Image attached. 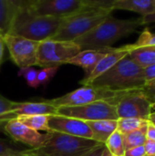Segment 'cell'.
I'll return each instance as SVG.
<instances>
[{
	"instance_id": "74e56055",
	"label": "cell",
	"mask_w": 155,
	"mask_h": 156,
	"mask_svg": "<svg viewBox=\"0 0 155 156\" xmlns=\"http://www.w3.org/2000/svg\"><path fill=\"white\" fill-rule=\"evenodd\" d=\"M5 156H35L33 155L32 154L28 153L27 150H22L20 153L18 154H12V155H5Z\"/></svg>"
},
{
	"instance_id": "f35d334b",
	"label": "cell",
	"mask_w": 155,
	"mask_h": 156,
	"mask_svg": "<svg viewBox=\"0 0 155 156\" xmlns=\"http://www.w3.org/2000/svg\"><path fill=\"white\" fill-rule=\"evenodd\" d=\"M145 88H153V89H155V79L149 81V82H147Z\"/></svg>"
},
{
	"instance_id": "7c38bea8",
	"label": "cell",
	"mask_w": 155,
	"mask_h": 156,
	"mask_svg": "<svg viewBox=\"0 0 155 156\" xmlns=\"http://www.w3.org/2000/svg\"><path fill=\"white\" fill-rule=\"evenodd\" d=\"M0 131L9 136L14 142L26 144L30 149L41 147L48 141L50 134V133H41L32 130L16 120H10L5 122L1 126Z\"/></svg>"
},
{
	"instance_id": "4dcf8cb0",
	"label": "cell",
	"mask_w": 155,
	"mask_h": 156,
	"mask_svg": "<svg viewBox=\"0 0 155 156\" xmlns=\"http://www.w3.org/2000/svg\"><path fill=\"white\" fill-rule=\"evenodd\" d=\"M145 150L143 146H139L135 148H132L130 150L125 151L124 156H145Z\"/></svg>"
},
{
	"instance_id": "f546056e",
	"label": "cell",
	"mask_w": 155,
	"mask_h": 156,
	"mask_svg": "<svg viewBox=\"0 0 155 156\" xmlns=\"http://www.w3.org/2000/svg\"><path fill=\"white\" fill-rule=\"evenodd\" d=\"M105 149H106L105 144H100L79 156H102Z\"/></svg>"
},
{
	"instance_id": "1f68e13d",
	"label": "cell",
	"mask_w": 155,
	"mask_h": 156,
	"mask_svg": "<svg viewBox=\"0 0 155 156\" xmlns=\"http://www.w3.org/2000/svg\"><path fill=\"white\" fill-rule=\"evenodd\" d=\"M144 70V75H145V80H146V83L154 80L155 79V64H153L145 69H143Z\"/></svg>"
},
{
	"instance_id": "8d00e7d4",
	"label": "cell",
	"mask_w": 155,
	"mask_h": 156,
	"mask_svg": "<svg viewBox=\"0 0 155 156\" xmlns=\"http://www.w3.org/2000/svg\"><path fill=\"white\" fill-rule=\"evenodd\" d=\"M5 45L4 43V40H3V37H0V67L4 61V55H5Z\"/></svg>"
},
{
	"instance_id": "5bb4252c",
	"label": "cell",
	"mask_w": 155,
	"mask_h": 156,
	"mask_svg": "<svg viewBox=\"0 0 155 156\" xmlns=\"http://www.w3.org/2000/svg\"><path fill=\"white\" fill-rule=\"evenodd\" d=\"M57 110L56 107L46 102L44 100L39 101H18L17 106L14 111L0 116V128L5 122L16 119L19 116L36 114L57 115Z\"/></svg>"
},
{
	"instance_id": "7bdbcfd3",
	"label": "cell",
	"mask_w": 155,
	"mask_h": 156,
	"mask_svg": "<svg viewBox=\"0 0 155 156\" xmlns=\"http://www.w3.org/2000/svg\"><path fill=\"white\" fill-rule=\"evenodd\" d=\"M153 48H155V46H153Z\"/></svg>"
},
{
	"instance_id": "4316f807",
	"label": "cell",
	"mask_w": 155,
	"mask_h": 156,
	"mask_svg": "<svg viewBox=\"0 0 155 156\" xmlns=\"http://www.w3.org/2000/svg\"><path fill=\"white\" fill-rule=\"evenodd\" d=\"M59 67H52V68H43L37 70V80L39 86H47L50 80L57 74Z\"/></svg>"
},
{
	"instance_id": "8fae6325",
	"label": "cell",
	"mask_w": 155,
	"mask_h": 156,
	"mask_svg": "<svg viewBox=\"0 0 155 156\" xmlns=\"http://www.w3.org/2000/svg\"><path fill=\"white\" fill-rule=\"evenodd\" d=\"M153 101L143 90H131L117 104V114L121 118H136L149 121Z\"/></svg>"
},
{
	"instance_id": "83f0119b",
	"label": "cell",
	"mask_w": 155,
	"mask_h": 156,
	"mask_svg": "<svg viewBox=\"0 0 155 156\" xmlns=\"http://www.w3.org/2000/svg\"><path fill=\"white\" fill-rule=\"evenodd\" d=\"M17 103L18 101H10L0 94V116L14 111L16 108Z\"/></svg>"
},
{
	"instance_id": "603a6c76",
	"label": "cell",
	"mask_w": 155,
	"mask_h": 156,
	"mask_svg": "<svg viewBox=\"0 0 155 156\" xmlns=\"http://www.w3.org/2000/svg\"><path fill=\"white\" fill-rule=\"evenodd\" d=\"M148 121L136 118H121L117 121V131L125 135L146 125Z\"/></svg>"
},
{
	"instance_id": "60d3db41",
	"label": "cell",
	"mask_w": 155,
	"mask_h": 156,
	"mask_svg": "<svg viewBox=\"0 0 155 156\" xmlns=\"http://www.w3.org/2000/svg\"><path fill=\"white\" fill-rule=\"evenodd\" d=\"M102 156H113L108 150H107V148L104 150V153H103V154H102Z\"/></svg>"
},
{
	"instance_id": "8992f818",
	"label": "cell",
	"mask_w": 155,
	"mask_h": 156,
	"mask_svg": "<svg viewBox=\"0 0 155 156\" xmlns=\"http://www.w3.org/2000/svg\"><path fill=\"white\" fill-rule=\"evenodd\" d=\"M102 144L91 139H85L50 132L48 141L39 148L27 149L35 156H79Z\"/></svg>"
},
{
	"instance_id": "b9f144b4",
	"label": "cell",
	"mask_w": 155,
	"mask_h": 156,
	"mask_svg": "<svg viewBox=\"0 0 155 156\" xmlns=\"http://www.w3.org/2000/svg\"><path fill=\"white\" fill-rule=\"evenodd\" d=\"M145 156H155V154L154 155H145Z\"/></svg>"
},
{
	"instance_id": "cb8c5ba5",
	"label": "cell",
	"mask_w": 155,
	"mask_h": 156,
	"mask_svg": "<svg viewBox=\"0 0 155 156\" xmlns=\"http://www.w3.org/2000/svg\"><path fill=\"white\" fill-rule=\"evenodd\" d=\"M107 150L113 156H124L125 149L123 143V134L115 131L105 143Z\"/></svg>"
},
{
	"instance_id": "ab89813d",
	"label": "cell",
	"mask_w": 155,
	"mask_h": 156,
	"mask_svg": "<svg viewBox=\"0 0 155 156\" xmlns=\"http://www.w3.org/2000/svg\"><path fill=\"white\" fill-rule=\"evenodd\" d=\"M149 121L155 125V112H152L150 117H149Z\"/></svg>"
},
{
	"instance_id": "9a60e30c",
	"label": "cell",
	"mask_w": 155,
	"mask_h": 156,
	"mask_svg": "<svg viewBox=\"0 0 155 156\" xmlns=\"http://www.w3.org/2000/svg\"><path fill=\"white\" fill-rule=\"evenodd\" d=\"M129 54V47L124 46L122 48H114L112 49L102 58L100 61L97 64L96 68L92 71V73L85 80H81L79 83L82 86H88L90 85L93 80H95L97 78H99L100 75L105 73L107 70L111 69L114 65H116L120 60H122L123 58H125Z\"/></svg>"
},
{
	"instance_id": "9c48e42d",
	"label": "cell",
	"mask_w": 155,
	"mask_h": 156,
	"mask_svg": "<svg viewBox=\"0 0 155 156\" xmlns=\"http://www.w3.org/2000/svg\"><path fill=\"white\" fill-rule=\"evenodd\" d=\"M57 115L75 118L84 122L119 120L116 106L105 101H96L72 107H59L57 110Z\"/></svg>"
},
{
	"instance_id": "52a82bcc",
	"label": "cell",
	"mask_w": 155,
	"mask_h": 156,
	"mask_svg": "<svg viewBox=\"0 0 155 156\" xmlns=\"http://www.w3.org/2000/svg\"><path fill=\"white\" fill-rule=\"evenodd\" d=\"M113 10L96 8L65 17L56 35L51 38L58 41H74L103 22Z\"/></svg>"
},
{
	"instance_id": "44dd1931",
	"label": "cell",
	"mask_w": 155,
	"mask_h": 156,
	"mask_svg": "<svg viewBox=\"0 0 155 156\" xmlns=\"http://www.w3.org/2000/svg\"><path fill=\"white\" fill-rule=\"evenodd\" d=\"M50 115L45 114H36V115H26V116H19L16 119L18 122L22 123L23 125L35 130V131H43L47 133H50V129L48 127V119Z\"/></svg>"
},
{
	"instance_id": "6da1fadb",
	"label": "cell",
	"mask_w": 155,
	"mask_h": 156,
	"mask_svg": "<svg viewBox=\"0 0 155 156\" xmlns=\"http://www.w3.org/2000/svg\"><path fill=\"white\" fill-rule=\"evenodd\" d=\"M143 25L142 17L118 19L111 15L82 37L74 40L82 50H101L111 48V44L133 32Z\"/></svg>"
},
{
	"instance_id": "2e32d148",
	"label": "cell",
	"mask_w": 155,
	"mask_h": 156,
	"mask_svg": "<svg viewBox=\"0 0 155 156\" xmlns=\"http://www.w3.org/2000/svg\"><path fill=\"white\" fill-rule=\"evenodd\" d=\"M111 49L112 48L101 50H82L69 59L67 64H72L82 68L85 72L84 78L82 80H85L92 73L100 59H102Z\"/></svg>"
},
{
	"instance_id": "30bf717a",
	"label": "cell",
	"mask_w": 155,
	"mask_h": 156,
	"mask_svg": "<svg viewBox=\"0 0 155 156\" xmlns=\"http://www.w3.org/2000/svg\"><path fill=\"white\" fill-rule=\"evenodd\" d=\"M2 37L8 49L11 60L19 69L37 65V49L40 42L9 34L3 36Z\"/></svg>"
},
{
	"instance_id": "d590c367",
	"label": "cell",
	"mask_w": 155,
	"mask_h": 156,
	"mask_svg": "<svg viewBox=\"0 0 155 156\" xmlns=\"http://www.w3.org/2000/svg\"><path fill=\"white\" fill-rule=\"evenodd\" d=\"M143 91L153 102H155V89H153V88H144Z\"/></svg>"
},
{
	"instance_id": "277c9868",
	"label": "cell",
	"mask_w": 155,
	"mask_h": 156,
	"mask_svg": "<svg viewBox=\"0 0 155 156\" xmlns=\"http://www.w3.org/2000/svg\"><path fill=\"white\" fill-rule=\"evenodd\" d=\"M112 3L113 0H26L24 5L29 13L36 16L68 17L90 9H112Z\"/></svg>"
},
{
	"instance_id": "5b68a950",
	"label": "cell",
	"mask_w": 155,
	"mask_h": 156,
	"mask_svg": "<svg viewBox=\"0 0 155 156\" xmlns=\"http://www.w3.org/2000/svg\"><path fill=\"white\" fill-rule=\"evenodd\" d=\"M130 91L131 90H117L106 87H95L89 85L79 88L60 97L44 101L57 109L59 107L79 106L96 101H105L117 106L119 101Z\"/></svg>"
},
{
	"instance_id": "f1b7e54d",
	"label": "cell",
	"mask_w": 155,
	"mask_h": 156,
	"mask_svg": "<svg viewBox=\"0 0 155 156\" xmlns=\"http://www.w3.org/2000/svg\"><path fill=\"white\" fill-rule=\"evenodd\" d=\"M20 152H21V150L16 149L9 142L0 138V156L12 155V154H18Z\"/></svg>"
},
{
	"instance_id": "7402d4cb",
	"label": "cell",
	"mask_w": 155,
	"mask_h": 156,
	"mask_svg": "<svg viewBox=\"0 0 155 156\" xmlns=\"http://www.w3.org/2000/svg\"><path fill=\"white\" fill-rule=\"evenodd\" d=\"M147 124L134 132H132L128 134L123 135V143H124L125 151L130 150L132 148L144 145L145 142L147 141V138H146Z\"/></svg>"
},
{
	"instance_id": "e575fe53",
	"label": "cell",
	"mask_w": 155,
	"mask_h": 156,
	"mask_svg": "<svg viewBox=\"0 0 155 156\" xmlns=\"http://www.w3.org/2000/svg\"><path fill=\"white\" fill-rule=\"evenodd\" d=\"M142 22H143V24H149V23H155V13L143 16Z\"/></svg>"
},
{
	"instance_id": "ffe728a7",
	"label": "cell",
	"mask_w": 155,
	"mask_h": 156,
	"mask_svg": "<svg viewBox=\"0 0 155 156\" xmlns=\"http://www.w3.org/2000/svg\"><path fill=\"white\" fill-rule=\"evenodd\" d=\"M129 56L142 69L155 64V48L153 47L129 48Z\"/></svg>"
},
{
	"instance_id": "d6a6232c",
	"label": "cell",
	"mask_w": 155,
	"mask_h": 156,
	"mask_svg": "<svg viewBox=\"0 0 155 156\" xmlns=\"http://www.w3.org/2000/svg\"><path fill=\"white\" fill-rule=\"evenodd\" d=\"M146 155H154L155 154V142L147 140L143 145Z\"/></svg>"
},
{
	"instance_id": "ac0fdd59",
	"label": "cell",
	"mask_w": 155,
	"mask_h": 156,
	"mask_svg": "<svg viewBox=\"0 0 155 156\" xmlns=\"http://www.w3.org/2000/svg\"><path fill=\"white\" fill-rule=\"evenodd\" d=\"M111 7L137 12L144 16L155 13V0H113Z\"/></svg>"
},
{
	"instance_id": "d6986e66",
	"label": "cell",
	"mask_w": 155,
	"mask_h": 156,
	"mask_svg": "<svg viewBox=\"0 0 155 156\" xmlns=\"http://www.w3.org/2000/svg\"><path fill=\"white\" fill-rule=\"evenodd\" d=\"M86 122L91 130L93 140L102 144H105L109 137L117 130V121L102 120Z\"/></svg>"
},
{
	"instance_id": "e0dca14e",
	"label": "cell",
	"mask_w": 155,
	"mask_h": 156,
	"mask_svg": "<svg viewBox=\"0 0 155 156\" xmlns=\"http://www.w3.org/2000/svg\"><path fill=\"white\" fill-rule=\"evenodd\" d=\"M23 1L0 0V35L9 34L14 20L21 9Z\"/></svg>"
},
{
	"instance_id": "4fadbf2b",
	"label": "cell",
	"mask_w": 155,
	"mask_h": 156,
	"mask_svg": "<svg viewBox=\"0 0 155 156\" xmlns=\"http://www.w3.org/2000/svg\"><path fill=\"white\" fill-rule=\"evenodd\" d=\"M48 127L51 132H58L75 137L93 140L91 130L87 122L81 120L60 115H50L48 119Z\"/></svg>"
},
{
	"instance_id": "484cf974",
	"label": "cell",
	"mask_w": 155,
	"mask_h": 156,
	"mask_svg": "<svg viewBox=\"0 0 155 156\" xmlns=\"http://www.w3.org/2000/svg\"><path fill=\"white\" fill-rule=\"evenodd\" d=\"M129 48H138L143 47H153L155 46V34L151 33L145 29L140 36L139 39L132 45H128Z\"/></svg>"
},
{
	"instance_id": "7a4b0ae2",
	"label": "cell",
	"mask_w": 155,
	"mask_h": 156,
	"mask_svg": "<svg viewBox=\"0 0 155 156\" xmlns=\"http://www.w3.org/2000/svg\"><path fill=\"white\" fill-rule=\"evenodd\" d=\"M90 85L117 90H133L144 89L146 80L143 69L139 67L128 54L111 69L93 80Z\"/></svg>"
},
{
	"instance_id": "d4e9b609",
	"label": "cell",
	"mask_w": 155,
	"mask_h": 156,
	"mask_svg": "<svg viewBox=\"0 0 155 156\" xmlns=\"http://www.w3.org/2000/svg\"><path fill=\"white\" fill-rule=\"evenodd\" d=\"M17 75L19 77H24L30 88L37 89L39 87V83L37 80V70L33 67L20 69Z\"/></svg>"
},
{
	"instance_id": "3957f363",
	"label": "cell",
	"mask_w": 155,
	"mask_h": 156,
	"mask_svg": "<svg viewBox=\"0 0 155 156\" xmlns=\"http://www.w3.org/2000/svg\"><path fill=\"white\" fill-rule=\"evenodd\" d=\"M24 3L25 1H23L21 9L14 20L9 35L22 37L37 42L51 39L58 32L65 17L33 15L25 8Z\"/></svg>"
},
{
	"instance_id": "836d02e7",
	"label": "cell",
	"mask_w": 155,
	"mask_h": 156,
	"mask_svg": "<svg viewBox=\"0 0 155 156\" xmlns=\"http://www.w3.org/2000/svg\"><path fill=\"white\" fill-rule=\"evenodd\" d=\"M146 138L147 140L155 142V125L153 124L150 121H148V124H147Z\"/></svg>"
},
{
	"instance_id": "ba28073f",
	"label": "cell",
	"mask_w": 155,
	"mask_h": 156,
	"mask_svg": "<svg viewBox=\"0 0 155 156\" xmlns=\"http://www.w3.org/2000/svg\"><path fill=\"white\" fill-rule=\"evenodd\" d=\"M81 51L74 41L48 39L39 43L37 65L43 68L60 67Z\"/></svg>"
},
{
	"instance_id": "ee69618b",
	"label": "cell",
	"mask_w": 155,
	"mask_h": 156,
	"mask_svg": "<svg viewBox=\"0 0 155 156\" xmlns=\"http://www.w3.org/2000/svg\"><path fill=\"white\" fill-rule=\"evenodd\" d=\"M0 37H1V35H0Z\"/></svg>"
}]
</instances>
